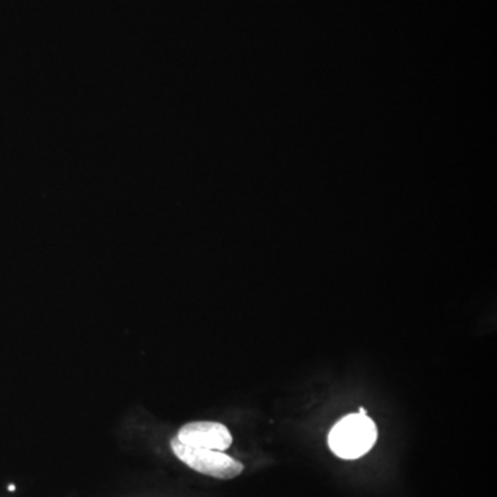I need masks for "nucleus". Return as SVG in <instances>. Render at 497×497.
I'll return each instance as SVG.
<instances>
[{
    "label": "nucleus",
    "mask_w": 497,
    "mask_h": 497,
    "mask_svg": "<svg viewBox=\"0 0 497 497\" xmlns=\"http://www.w3.org/2000/svg\"><path fill=\"white\" fill-rule=\"evenodd\" d=\"M173 452L183 463L196 471L218 480H232L243 471V464L220 450L188 447L178 441L177 437L170 442Z\"/></svg>",
    "instance_id": "obj_2"
},
{
    "label": "nucleus",
    "mask_w": 497,
    "mask_h": 497,
    "mask_svg": "<svg viewBox=\"0 0 497 497\" xmlns=\"http://www.w3.org/2000/svg\"><path fill=\"white\" fill-rule=\"evenodd\" d=\"M377 441V427L367 416L348 415L329 434V448L345 460L366 455Z\"/></svg>",
    "instance_id": "obj_1"
},
{
    "label": "nucleus",
    "mask_w": 497,
    "mask_h": 497,
    "mask_svg": "<svg viewBox=\"0 0 497 497\" xmlns=\"http://www.w3.org/2000/svg\"><path fill=\"white\" fill-rule=\"evenodd\" d=\"M359 415H364V416H367L366 415V409H365V407H359Z\"/></svg>",
    "instance_id": "obj_4"
},
{
    "label": "nucleus",
    "mask_w": 497,
    "mask_h": 497,
    "mask_svg": "<svg viewBox=\"0 0 497 497\" xmlns=\"http://www.w3.org/2000/svg\"><path fill=\"white\" fill-rule=\"evenodd\" d=\"M178 441L188 447L204 449L224 450L232 444V435L224 424L216 421H194L181 427L177 434Z\"/></svg>",
    "instance_id": "obj_3"
},
{
    "label": "nucleus",
    "mask_w": 497,
    "mask_h": 497,
    "mask_svg": "<svg viewBox=\"0 0 497 497\" xmlns=\"http://www.w3.org/2000/svg\"><path fill=\"white\" fill-rule=\"evenodd\" d=\"M10 491H16V486L10 485Z\"/></svg>",
    "instance_id": "obj_5"
}]
</instances>
